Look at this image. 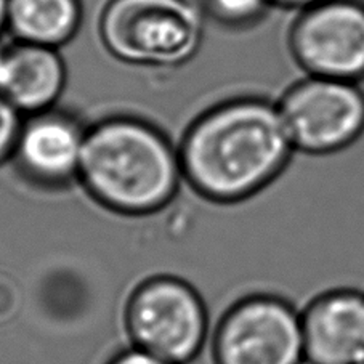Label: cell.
Returning a JSON list of instances; mask_svg holds the SVG:
<instances>
[{"label":"cell","instance_id":"1","mask_svg":"<svg viewBox=\"0 0 364 364\" xmlns=\"http://www.w3.org/2000/svg\"><path fill=\"white\" fill-rule=\"evenodd\" d=\"M292 153L278 105L241 97L200 114L188 127L178 158L194 191L212 203L235 204L265 190Z\"/></svg>","mask_w":364,"mask_h":364},{"label":"cell","instance_id":"14","mask_svg":"<svg viewBox=\"0 0 364 364\" xmlns=\"http://www.w3.org/2000/svg\"><path fill=\"white\" fill-rule=\"evenodd\" d=\"M108 364H168V363L162 361L153 355L144 353V351L138 350L135 347H130L127 350H122L121 353H117L112 360H109Z\"/></svg>","mask_w":364,"mask_h":364},{"label":"cell","instance_id":"7","mask_svg":"<svg viewBox=\"0 0 364 364\" xmlns=\"http://www.w3.org/2000/svg\"><path fill=\"white\" fill-rule=\"evenodd\" d=\"M287 43L306 76L360 82L364 79V2L323 0L300 10Z\"/></svg>","mask_w":364,"mask_h":364},{"label":"cell","instance_id":"4","mask_svg":"<svg viewBox=\"0 0 364 364\" xmlns=\"http://www.w3.org/2000/svg\"><path fill=\"white\" fill-rule=\"evenodd\" d=\"M124 323L132 347L168 364L194 361L210 338L204 299L190 282L171 274L153 276L134 289Z\"/></svg>","mask_w":364,"mask_h":364},{"label":"cell","instance_id":"10","mask_svg":"<svg viewBox=\"0 0 364 364\" xmlns=\"http://www.w3.org/2000/svg\"><path fill=\"white\" fill-rule=\"evenodd\" d=\"M66 85V66L58 48L16 42L5 47L0 97L20 114L52 109Z\"/></svg>","mask_w":364,"mask_h":364},{"label":"cell","instance_id":"17","mask_svg":"<svg viewBox=\"0 0 364 364\" xmlns=\"http://www.w3.org/2000/svg\"><path fill=\"white\" fill-rule=\"evenodd\" d=\"M4 60H5V47L0 46V79H2V71H4Z\"/></svg>","mask_w":364,"mask_h":364},{"label":"cell","instance_id":"2","mask_svg":"<svg viewBox=\"0 0 364 364\" xmlns=\"http://www.w3.org/2000/svg\"><path fill=\"white\" fill-rule=\"evenodd\" d=\"M77 178L122 215H149L171 203L183 178L178 151L154 125L109 117L85 132Z\"/></svg>","mask_w":364,"mask_h":364},{"label":"cell","instance_id":"5","mask_svg":"<svg viewBox=\"0 0 364 364\" xmlns=\"http://www.w3.org/2000/svg\"><path fill=\"white\" fill-rule=\"evenodd\" d=\"M213 364H305L300 306L255 291L230 304L210 331Z\"/></svg>","mask_w":364,"mask_h":364},{"label":"cell","instance_id":"8","mask_svg":"<svg viewBox=\"0 0 364 364\" xmlns=\"http://www.w3.org/2000/svg\"><path fill=\"white\" fill-rule=\"evenodd\" d=\"M305 364H364V291L329 287L300 306Z\"/></svg>","mask_w":364,"mask_h":364},{"label":"cell","instance_id":"13","mask_svg":"<svg viewBox=\"0 0 364 364\" xmlns=\"http://www.w3.org/2000/svg\"><path fill=\"white\" fill-rule=\"evenodd\" d=\"M21 125L20 112L4 97H0V164L14 156Z\"/></svg>","mask_w":364,"mask_h":364},{"label":"cell","instance_id":"9","mask_svg":"<svg viewBox=\"0 0 364 364\" xmlns=\"http://www.w3.org/2000/svg\"><path fill=\"white\" fill-rule=\"evenodd\" d=\"M85 130L73 117L46 111L23 122L14 156L18 167L46 186L77 178Z\"/></svg>","mask_w":364,"mask_h":364},{"label":"cell","instance_id":"11","mask_svg":"<svg viewBox=\"0 0 364 364\" xmlns=\"http://www.w3.org/2000/svg\"><path fill=\"white\" fill-rule=\"evenodd\" d=\"M82 18L80 0H9L7 26L18 42L58 48Z\"/></svg>","mask_w":364,"mask_h":364},{"label":"cell","instance_id":"15","mask_svg":"<svg viewBox=\"0 0 364 364\" xmlns=\"http://www.w3.org/2000/svg\"><path fill=\"white\" fill-rule=\"evenodd\" d=\"M273 4V7H282V9H289V10H305L311 7V5H316L323 0H269Z\"/></svg>","mask_w":364,"mask_h":364},{"label":"cell","instance_id":"3","mask_svg":"<svg viewBox=\"0 0 364 364\" xmlns=\"http://www.w3.org/2000/svg\"><path fill=\"white\" fill-rule=\"evenodd\" d=\"M203 34V15L190 0H111L100 20L109 53L140 66L185 65Z\"/></svg>","mask_w":364,"mask_h":364},{"label":"cell","instance_id":"6","mask_svg":"<svg viewBox=\"0 0 364 364\" xmlns=\"http://www.w3.org/2000/svg\"><path fill=\"white\" fill-rule=\"evenodd\" d=\"M276 105L294 151L338 153L364 134V92L358 82L305 76Z\"/></svg>","mask_w":364,"mask_h":364},{"label":"cell","instance_id":"16","mask_svg":"<svg viewBox=\"0 0 364 364\" xmlns=\"http://www.w3.org/2000/svg\"><path fill=\"white\" fill-rule=\"evenodd\" d=\"M7 4L9 0H0V33L7 26Z\"/></svg>","mask_w":364,"mask_h":364},{"label":"cell","instance_id":"12","mask_svg":"<svg viewBox=\"0 0 364 364\" xmlns=\"http://www.w3.org/2000/svg\"><path fill=\"white\" fill-rule=\"evenodd\" d=\"M209 14L230 28H247L260 23L273 4L269 0H205Z\"/></svg>","mask_w":364,"mask_h":364}]
</instances>
